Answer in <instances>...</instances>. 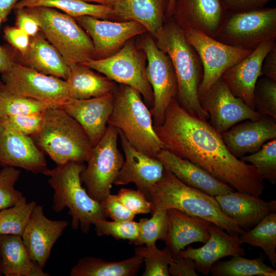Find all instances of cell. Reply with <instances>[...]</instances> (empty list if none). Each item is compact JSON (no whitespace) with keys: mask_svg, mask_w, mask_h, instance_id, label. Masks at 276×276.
I'll return each mask as SVG.
<instances>
[{"mask_svg":"<svg viewBox=\"0 0 276 276\" xmlns=\"http://www.w3.org/2000/svg\"><path fill=\"white\" fill-rule=\"evenodd\" d=\"M255 110L276 119V80L260 77L254 91Z\"/></svg>","mask_w":276,"mask_h":276,"instance_id":"ab89813d","label":"cell"},{"mask_svg":"<svg viewBox=\"0 0 276 276\" xmlns=\"http://www.w3.org/2000/svg\"><path fill=\"white\" fill-rule=\"evenodd\" d=\"M149 200L151 214L175 209L210 221L231 235L240 236L245 231L223 213L214 196L188 186L166 169L151 189Z\"/></svg>","mask_w":276,"mask_h":276,"instance_id":"3957f363","label":"cell"},{"mask_svg":"<svg viewBox=\"0 0 276 276\" xmlns=\"http://www.w3.org/2000/svg\"><path fill=\"white\" fill-rule=\"evenodd\" d=\"M20 171L6 166L0 170V210L13 205L23 195L15 188Z\"/></svg>","mask_w":276,"mask_h":276,"instance_id":"b9f144b4","label":"cell"},{"mask_svg":"<svg viewBox=\"0 0 276 276\" xmlns=\"http://www.w3.org/2000/svg\"><path fill=\"white\" fill-rule=\"evenodd\" d=\"M144 259L135 255L118 262H109L94 257L80 259L72 267L71 276H133L136 275Z\"/></svg>","mask_w":276,"mask_h":276,"instance_id":"4dcf8cb0","label":"cell"},{"mask_svg":"<svg viewBox=\"0 0 276 276\" xmlns=\"http://www.w3.org/2000/svg\"><path fill=\"white\" fill-rule=\"evenodd\" d=\"M0 165L34 174L48 169L45 156L30 136L20 133L0 119Z\"/></svg>","mask_w":276,"mask_h":276,"instance_id":"e0dca14e","label":"cell"},{"mask_svg":"<svg viewBox=\"0 0 276 276\" xmlns=\"http://www.w3.org/2000/svg\"><path fill=\"white\" fill-rule=\"evenodd\" d=\"M154 37L157 47L170 57L177 81L176 100L187 111L208 120L209 113L199 103L198 90L203 78L200 59L186 39L184 31L173 20L164 24Z\"/></svg>","mask_w":276,"mask_h":276,"instance_id":"7a4b0ae2","label":"cell"},{"mask_svg":"<svg viewBox=\"0 0 276 276\" xmlns=\"http://www.w3.org/2000/svg\"><path fill=\"white\" fill-rule=\"evenodd\" d=\"M227 11L240 12L263 8L271 0H221Z\"/></svg>","mask_w":276,"mask_h":276,"instance_id":"681fc988","label":"cell"},{"mask_svg":"<svg viewBox=\"0 0 276 276\" xmlns=\"http://www.w3.org/2000/svg\"><path fill=\"white\" fill-rule=\"evenodd\" d=\"M198 97L209 114V123L220 133L243 121L257 120L262 116L234 96L221 78Z\"/></svg>","mask_w":276,"mask_h":276,"instance_id":"5bb4252c","label":"cell"},{"mask_svg":"<svg viewBox=\"0 0 276 276\" xmlns=\"http://www.w3.org/2000/svg\"><path fill=\"white\" fill-rule=\"evenodd\" d=\"M249 163L260 173L264 179L274 185L276 183V139L267 141L258 151L241 157Z\"/></svg>","mask_w":276,"mask_h":276,"instance_id":"74e56055","label":"cell"},{"mask_svg":"<svg viewBox=\"0 0 276 276\" xmlns=\"http://www.w3.org/2000/svg\"><path fill=\"white\" fill-rule=\"evenodd\" d=\"M183 31L202 65L203 78L198 87V97L209 89L225 71L252 51L224 44L199 31Z\"/></svg>","mask_w":276,"mask_h":276,"instance_id":"4fadbf2b","label":"cell"},{"mask_svg":"<svg viewBox=\"0 0 276 276\" xmlns=\"http://www.w3.org/2000/svg\"><path fill=\"white\" fill-rule=\"evenodd\" d=\"M36 204L22 196L13 205L0 210V235L21 236Z\"/></svg>","mask_w":276,"mask_h":276,"instance_id":"e575fe53","label":"cell"},{"mask_svg":"<svg viewBox=\"0 0 276 276\" xmlns=\"http://www.w3.org/2000/svg\"><path fill=\"white\" fill-rule=\"evenodd\" d=\"M220 134L230 153L240 158L258 151L266 142L276 138V119L262 115L257 120L239 122Z\"/></svg>","mask_w":276,"mask_h":276,"instance_id":"44dd1931","label":"cell"},{"mask_svg":"<svg viewBox=\"0 0 276 276\" xmlns=\"http://www.w3.org/2000/svg\"><path fill=\"white\" fill-rule=\"evenodd\" d=\"M16 14V25L30 37L34 36L39 32V25L36 18L30 14L25 8L14 9Z\"/></svg>","mask_w":276,"mask_h":276,"instance_id":"7dc6e473","label":"cell"},{"mask_svg":"<svg viewBox=\"0 0 276 276\" xmlns=\"http://www.w3.org/2000/svg\"><path fill=\"white\" fill-rule=\"evenodd\" d=\"M154 131L163 149L187 159L237 191L259 197L264 189L258 170L233 155L221 134L206 120L190 113L176 99L168 106L164 121Z\"/></svg>","mask_w":276,"mask_h":276,"instance_id":"6da1fadb","label":"cell"},{"mask_svg":"<svg viewBox=\"0 0 276 276\" xmlns=\"http://www.w3.org/2000/svg\"><path fill=\"white\" fill-rule=\"evenodd\" d=\"M276 44L275 39L262 42L249 55L225 71L221 78L232 94L255 110L254 91L258 79L262 76L264 57Z\"/></svg>","mask_w":276,"mask_h":276,"instance_id":"d6986e66","label":"cell"},{"mask_svg":"<svg viewBox=\"0 0 276 276\" xmlns=\"http://www.w3.org/2000/svg\"><path fill=\"white\" fill-rule=\"evenodd\" d=\"M85 166L83 162H69L51 170L48 168L42 174L49 177L48 183L54 190L53 210L59 213L67 208L72 228L80 227L87 234L91 225L107 217L101 203L82 186L81 173Z\"/></svg>","mask_w":276,"mask_h":276,"instance_id":"277c9868","label":"cell"},{"mask_svg":"<svg viewBox=\"0 0 276 276\" xmlns=\"http://www.w3.org/2000/svg\"><path fill=\"white\" fill-rule=\"evenodd\" d=\"M226 12L221 0H175L172 17L183 30H195L214 38Z\"/></svg>","mask_w":276,"mask_h":276,"instance_id":"ffe728a7","label":"cell"},{"mask_svg":"<svg viewBox=\"0 0 276 276\" xmlns=\"http://www.w3.org/2000/svg\"><path fill=\"white\" fill-rule=\"evenodd\" d=\"M113 108L107 125L121 130L136 150L156 158L163 149L154 129L150 109L135 89L121 84L112 93Z\"/></svg>","mask_w":276,"mask_h":276,"instance_id":"8992f818","label":"cell"},{"mask_svg":"<svg viewBox=\"0 0 276 276\" xmlns=\"http://www.w3.org/2000/svg\"><path fill=\"white\" fill-rule=\"evenodd\" d=\"M3 21H4L3 18L0 16V25Z\"/></svg>","mask_w":276,"mask_h":276,"instance_id":"6f0895ef","label":"cell"},{"mask_svg":"<svg viewBox=\"0 0 276 276\" xmlns=\"http://www.w3.org/2000/svg\"><path fill=\"white\" fill-rule=\"evenodd\" d=\"M1 90L32 98L49 107H59L70 98L65 80L42 74L16 62L6 73L2 74Z\"/></svg>","mask_w":276,"mask_h":276,"instance_id":"30bf717a","label":"cell"},{"mask_svg":"<svg viewBox=\"0 0 276 276\" xmlns=\"http://www.w3.org/2000/svg\"><path fill=\"white\" fill-rule=\"evenodd\" d=\"M141 48L147 58L146 74L153 95V105L149 109L154 126H159L164 121L169 104L176 98L177 78L170 57L157 47L152 37L143 40Z\"/></svg>","mask_w":276,"mask_h":276,"instance_id":"7c38bea8","label":"cell"},{"mask_svg":"<svg viewBox=\"0 0 276 276\" xmlns=\"http://www.w3.org/2000/svg\"><path fill=\"white\" fill-rule=\"evenodd\" d=\"M165 169L190 187L211 196L224 194L235 191L229 186L218 180L191 162L178 157L162 149L156 155Z\"/></svg>","mask_w":276,"mask_h":276,"instance_id":"d4e9b609","label":"cell"},{"mask_svg":"<svg viewBox=\"0 0 276 276\" xmlns=\"http://www.w3.org/2000/svg\"><path fill=\"white\" fill-rule=\"evenodd\" d=\"M25 8L36 18L44 36L69 66L94 59L93 41L74 17L52 8Z\"/></svg>","mask_w":276,"mask_h":276,"instance_id":"52a82bcc","label":"cell"},{"mask_svg":"<svg viewBox=\"0 0 276 276\" xmlns=\"http://www.w3.org/2000/svg\"><path fill=\"white\" fill-rule=\"evenodd\" d=\"M139 224L138 236L131 244L151 245L155 244L158 240L165 241L168 231L167 211L154 212L151 218L140 219Z\"/></svg>","mask_w":276,"mask_h":276,"instance_id":"d590c367","label":"cell"},{"mask_svg":"<svg viewBox=\"0 0 276 276\" xmlns=\"http://www.w3.org/2000/svg\"><path fill=\"white\" fill-rule=\"evenodd\" d=\"M3 85V84L2 81H1L0 80V91H1V90L2 89Z\"/></svg>","mask_w":276,"mask_h":276,"instance_id":"9f6ffc18","label":"cell"},{"mask_svg":"<svg viewBox=\"0 0 276 276\" xmlns=\"http://www.w3.org/2000/svg\"><path fill=\"white\" fill-rule=\"evenodd\" d=\"M117 195L121 203L134 214L151 213L150 201L137 190L122 188Z\"/></svg>","mask_w":276,"mask_h":276,"instance_id":"ee69618b","label":"cell"},{"mask_svg":"<svg viewBox=\"0 0 276 276\" xmlns=\"http://www.w3.org/2000/svg\"><path fill=\"white\" fill-rule=\"evenodd\" d=\"M118 131L125 160L113 183L120 186L133 182L137 190L149 200L151 190L163 176L165 168L157 158L136 150L123 132L119 129Z\"/></svg>","mask_w":276,"mask_h":276,"instance_id":"2e32d148","label":"cell"},{"mask_svg":"<svg viewBox=\"0 0 276 276\" xmlns=\"http://www.w3.org/2000/svg\"><path fill=\"white\" fill-rule=\"evenodd\" d=\"M43 112L2 116H0V119L15 130L31 136L39 130L43 119Z\"/></svg>","mask_w":276,"mask_h":276,"instance_id":"7bdbcfd3","label":"cell"},{"mask_svg":"<svg viewBox=\"0 0 276 276\" xmlns=\"http://www.w3.org/2000/svg\"><path fill=\"white\" fill-rule=\"evenodd\" d=\"M210 237L204 245L194 248L188 246L181 250L178 255L194 260L196 270L208 275L213 265L219 260L229 256H244L245 250L241 247L242 244L239 236L229 235L220 226L211 223L209 228Z\"/></svg>","mask_w":276,"mask_h":276,"instance_id":"603a6c76","label":"cell"},{"mask_svg":"<svg viewBox=\"0 0 276 276\" xmlns=\"http://www.w3.org/2000/svg\"><path fill=\"white\" fill-rule=\"evenodd\" d=\"M57 164L86 162L92 146L80 125L62 107H48L38 131L31 136Z\"/></svg>","mask_w":276,"mask_h":276,"instance_id":"5b68a950","label":"cell"},{"mask_svg":"<svg viewBox=\"0 0 276 276\" xmlns=\"http://www.w3.org/2000/svg\"><path fill=\"white\" fill-rule=\"evenodd\" d=\"M1 167H1V165H0V168H1Z\"/></svg>","mask_w":276,"mask_h":276,"instance_id":"91938a15","label":"cell"},{"mask_svg":"<svg viewBox=\"0 0 276 276\" xmlns=\"http://www.w3.org/2000/svg\"><path fill=\"white\" fill-rule=\"evenodd\" d=\"M113 94L87 99L70 98L61 107L82 127L91 145L104 135L113 108Z\"/></svg>","mask_w":276,"mask_h":276,"instance_id":"7402d4cb","label":"cell"},{"mask_svg":"<svg viewBox=\"0 0 276 276\" xmlns=\"http://www.w3.org/2000/svg\"><path fill=\"white\" fill-rule=\"evenodd\" d=\"M170 275L173 276H197L193 260L179 255L174 258L169 266Z\"/></svg>","mask_w":276,"mask_h":276,"instance_id":"c3c4849f","label":"cell"},{"mask_svg":"<svg viewBox=\"0 0 276 276\" xmlns=\"http://www.w3.org/2000/svg\"><path fill=\"white\" fill-rule=\"evenodd\" d=\"M118 129L108 125L99 142L93 147L81 173V180L89 195L100 202L110 190L124 161L118 145Z\"/></svg>","mask_w":276,"mask_h":276,"instance_id":"ba28073f","label":"cell"},{"mask_svg":"<svg viewBox=\"0 0 276 276\" xmlns=\"http://www.w3.org/2000/svg\"><path fill=\"white\" fill-rule=\"evenodd\" d=\"M33 7L52 8L74 18L85 15L102 19L112 17V7L89 3L82 0H20L14 9Z\"/></svg>","mask_w":276,"mask_h":276,"instance_id":"1f68e13d","label":"cell"},{"mask_svg":"<svg viewBox=\"0 0 276 276\" xmlns=\"http://www.w3.org/2000/svg\"><path fill=\"white\" fill-rule=\"evenodd\" d=\"M213 276H275L276 270L264 263L263 257L248 259L240 255L229 260L216 262L212 267Z\"/></svg>","mask_w":276,"mask_h":276,"instance_id":"836d02e7","label":"cell"},{"mask_svg":"<svg viewBox=\"0 0 276 276\" xmlns=\"http://www.w3.org/2000/svg\"><path fill=\"white\" fill-rule=\"evenodd\" d=\"M74 18L89 36L95 57L100 59L111 55L131 37L147 31L135 21L114 22L87 15Z\"/></svg>","mask_w":276,"mask_h":276,"instance_id":"9a60e30c","label":"cell"},{"mask_svg":"<svg viewBox=\"0 0 276 276\" xmlns=\"http://www.w3.org/2000/svg\"><path fill=\"white\" fill-rule=\"evenodd\" d=\"M2 274L1 271V257H0V275Z\"/></svg>","mask_w":276,"mask_h":276,"instance_id":"680465c9","label":"cell"},{"mask_svg":"<svg viewBox=\"0 0 276 276\" xmlns=\"http://www.w3.org/2000/svg\"><path fill=\"white\" fill-rule=\"evenodd\" d=\"M169 0H123L112 7V17L135 21L154 37L165 24Z\"/></svg>","mask_w":276,"mask_h":276,"instance_id":"4316f807","label":"cell"},{"mask_svg":"<svg viewBox=\"0 0 276 276\" xmlns=\"http://www.w3.org/2000/svg\"><path fill=\"white\" fill-rule=\"evenodd\" d=\"M221 211L244 231L255 226L266 215L275 213L276 201H265L259 197L235 191L214 196Z\"/></svg>","mask_w":276,"mask_h":276,"instance_id":"cb8c5ba5","label":"cell"},{"mask_svg":"<svg viewBox=\"0 0 276 276\" xmlns=\"http://www.w3.org/2000/svg\"><path fill=\"white\" fill-rule=\"evenodd\" d=\"M107 217L113 221L133 220L135 215L119 200L117 195L109 194L100 202Z\"/></svg>","mask_w":276,"mask_h":276,"instance_id":"f6af8a7d","label":"cell"},{"mask_svg":"<svg viewBox=\"0 0 276 276\" xmlns=\"http://www.w3.org/2000/svg\"><path fill=\"white\" fill-rule=\"evenodd\" d=\"M97 235L110 236L117 240H128L131 244L139 232L138 222L133 220L112 221L101 220L95 224Z\"/></svg>","mask_w":276,"mask_h":276,"instance_id":"60d3db41","label":"cell"},{"mask_svg":"<svg viewBox=\"0 0 276 276\" xmlns=\"http://www.w3.org/2000/svg\"><path fill=\"white\" fill-rule=\"evenodd\" d=\"M5 39L21 55L27 51L30 38V36L17 26H6L4 30Z\"/></svg>","mask_w":276,"mask_h":276,"instance_id":"bcb514c9","label":"cell"},{"mask_svg":"<svg viewBox=\"0 0 276 276\" xmlns=\"http://www.w3.org/2000/svg\"><path fill=\"white\" fill-rule=\"evenodd\" d=\"M214 38L231 46L253 51L262 42L275 39L276 8L227 11Z\"/></svg>","mask_w":276,"mask_h":276,"instance_id":"9c48e42d","label":"cell"},{"mask_svg":"<svg viewBox=\"0 0 276 276\" xmlns=\"http://www.w3.org/2000/svg\"><path fill=\"white\" fill-rule=\"evenodd\" d=\"M20 0H0V16L5 21Z\"/></svg>","mask_w":276,"mask_h":276,"instance_id":"f5cc1de1","label":"cell"},{"mask_svg":"<svg viewBox=\"0 0 276 276\" xmlns=\"http://www.w3.org/2000/svg\"><path fill=\"white\" fill-rule=\"evenodd\" d=\"M82 64L114 82L135 89L142 95L147 106L152 107L153 91L146 77L144 59L132 42L127 41L112 55Z\"/></svg>","mask_w":276,"mask_h":276,"instance_id":"8fae6325","label":"cell"},{"mask_svg":"<svg viewBox=\"0 0 276 276\" xmlns=\"http://www.w3.org/2000/svg\"><path fill=\"white\" fill-rule=\"evenodd\" d=\"M86 2L91 3H94L96 4L103 5L113 7L123 0H82Z\"/></svg>","mask_w":276,"mask_h":276,"instance_id":"db71d44e","label":"cell"},{"mask_svg":"<svg viewBox=\"0 0 276 276\" xmlns=\"http://www.w3.org/2000/svg\"><path fill=\"white\" fill-rule=\"evenodd\" d=\"M15 62L12 54L6 48L0 45V73L8 72Z\"/></svg>","mask_w":276,"mask_h":276,"instance_id":"816d5d0a","label":"cell"},{"mask_svg":"<svg viewBox=\"0 0 276 276\" xmlns=\"http://www.w3.org/2000/svg\"><path fill=\"white\" fill-rule=\"evenodd\" d=\"M135 255L144 259L145 267L143 276H169V266L173 261L171 251L167 247L158 249L155 244L138 246Z\"/></svg>","mask_w":276,"mask_h":276,"instance_id":"8d00e7d4","label":"cell"},{"mask_svg":"<svg viewBox=\"0 0 276 276\" xmlns=\"http://www.w3.org/2000/svg\"><path fill=\"white\" fill-rule=\"evenodd\" d=\"M69 72L65 81L70 98L74 99H87L99 97L114 91V81L92 71L83 64L69 66Z\"/></svg>","mask_w":276,"mask_h":276,"instance_id":"f546056e","label":"cell"},{"mask_svg":"<svg viewBox=\"0 0 276 276\" xmlns=\"http://www.w3.org/2000/svg\"><path fill=\"white\" fill-rule=\"evenodd\" d=\"M242 244L261 248L272 266L276 267V213L264 217L252 228L239 236Z\"/></svg>","mask_w":276,"mask_h":276,"instance_id":"d6a6232c","label":"cell"},{"mask_svg":"<svg viewBox=\"0 0 276 276\" xmlns=\"http://www.w3.org/2000/svg\"><path fill=\"white\" fill-rule=\"evenodd\" d=\"M262 76L276 80V44L267 53L261 67Z\"/></svg>","mask_w":276,"mask_h":276,"instance_id":"f907efd6","label":"cell"},{"mask_svg":"<svg viewBox=\"0 0 276 276\" xmlns=\"http://www.w3.org/2000/svg\"><path fill=\"white\" fill-rule=\"evenodd\" d=\"M22 56L25 65L64 80L67 78L69 65L40 32L31 37L28 49Z\"/></svg>","mask_w":276,"mask_h":276,"instance_id":"83f0119b","label":"cell"},{"mask_svg":"<svg viewBox=\"0 0 276 276\" xmlns=\"http://www.w3.org/2000/svg\"><path fill=\"white\" fill-rule=\"evenodd\" d=\"M69 225L66 220H53L44 214L43 208L37 205L21 236L31 260L43 268L53 246Z\"/></svg>","mask_w":276,"mask_h":276,"instance_id":"ac0fdd59","label":"cell"},{"mask_svg":"<svg viewBox=\"0 0 276 276\" xmlns=\"http://www.w3.org/2000/svg\"><path fill=\"white\" fill-rule=\"evenodd\" d=\"M48 107L32 98L0 91V116L43 112Z\"/></svg>","mask_w":276,"mask_h":276,"instance_id":"f35d334b","label":"cell"},{"mask_svg":"<svg viewBox=\"0 0 276 276\" xmlns=\"http://www.w3.org/2000/svg\"><path fill=\"white\" fill-rule=\"evenodd\" d=\"M168 231L165 240L173 258L190 244L205 243L210 237V221L189 216L177 209L167 210Z\"/></svg>","mask_w":276,"mask_h":276,"instance_id":"484cf974","label":"cell"},{"mask_svg":"<svg viewBox=\"0 0 276 276\" xmlns=\"http://www.w3.org/2000/svg\"><path fill=\"white\" fill-rule=\"evenodd\" d=\"M2 274L5 276H49L30 258L21 236L0 235Z\"/></svg>","mask_w":276,"mask_h":276,"instance_id":"f1b7e54d","label":"cell"},{"mask_svg":"<svg viewBox=\"0 0 276 276\" xmlns=\"http://www.w3.org/2000/svg\"><path fill=\"white\" fill-rule=\"evenodd\" d=\"M175 2V0H169L168 8L166 13V16L168 18H171L173 16Z\"/></svg>","mask_w":276,"mask_h":276,"instance_id":"11a10c76","label":"cell"}]
</instances>
